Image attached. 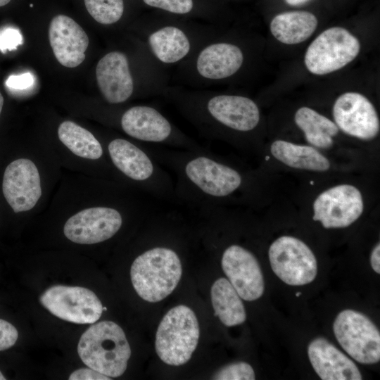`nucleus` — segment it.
<instances>
[{"mask_svg":"<svg viewBox=\"0 0 380 380\" xmlns=\"http://www.w3.org/2000/svg\"><path fill=\"white\" fill-rule=\"evenodd\" d=\"M77 353L88 367L109 377H118L127 369L131 349L119 325L112 321H102L84 332Z\"/></svg>","mask_w":380,"mask_h":380,"instance_id":"3","label":"nucleus"},{"mask_svg":"<svg viewBox=\"0 0 380 380\" xmlns=\"http://www.w3.org/2000/svg\"><path fill=\"white\" fill-rule=\"evenodd\" d=\"M310 362L322 380H361L356 365L332 343L317 338L308 345Z\"/></svg>","mask_w":380,"mask_h":380,"instance_id":"17","label":"nucleus"},{"mask_svg":"<svg viewBox=\"0 0 380 380\" xmlns=\"http://www.w3.org/2000/svg\"><path fill=\"white\" fill-rule=\"evenodd\" d=\"M3 105H4V98L1 93L0 92V115L3 108Z\"/></svg>","mask_w":380,"mask_h":380,"instance_id":"34","label":"nucleus"},{"mask_svg":"<svg viewBox=\"0 0 380 380\" xmlns=\"http://www.w3.org/2000/svg\"><path fill=\"white\" fill-rule=\"evenodd\" d=\"M110 159L127 178L156 200L175 201L174 179L147 150L122 138L107 146Z\"/></svg>","mask_w":380,"mask_h":380,"instance_id":"1","label":"nucleus"},{"mask_svg":"<svg viewBox=\"0 0 380 380\" xmlns=\"http://www.w3.org/2000/svg\"><path fill=\"white\" fill-rule=\"evenodd\" d=\"M221 265L240 297L253 301L265 290L262 272L255 255L244 247L232 244L222 253Z\"/></svg>","mask_w":380,"mask_h":380,"instance_id":"12","label":"nucleus"},{"mask_svg":"<svg viewBox=\"0 0 380 380\" xmlns=\"http://www.w3.org/2000/svg\"><path fill=\"white\" fill-rule=\"evenodd\" d=\"M34 82L31 73L26 72L19 75H11L6 80V85L12 89H24L30 87Z\"/></svg>","mask_w":380,"mask_h":380,"instance_id":"31","label":"nucleus"},{"mask_svg":"<svg viewBox=\"0 0 380 380\" xmlns=\"http://www.w3.org/2000/svg\"><path fill=\"white\" fill-rule=\"evenodd\" d=\"M2 191L15 213L33 208L42 196L41 179L35 164L27 158L12 161L4 173Z\"/></svg>","mask_w":380,"mask_h":380,"instance_id":"13","label":"nucleus"},{"mask_svg":"<svg viewBox=\"0 0 380 380\" xmlns=\"http://www.w3.org/2000/svg\"><path fill=\"white\" fill-rule=\"evenodd\" d=\"M39 300L53 315L77 324L94 323L103 312L99 298L84 287L53 286L42 294Z\"/></svg>","mask_w":380,"mask_h":380,"instance_id":"8","label":"nucleus"},{"mask_svg":"<svg viewBox=\"0 0 380 380\" xmlns=\"http://www.w3.org/2000/svg\"><path fill=\"white\" fill-rule=\"evenodd\" d=\"M364 208L361 191L354 185L341 184L316 197L312 203V219L326 229L345 228L360 218Z\"/></svg>","mask_w":380,"mask_h":380,"instance_id":"9","label":"nucleus"},{"mask_svg":"<svg viewBox=\"0 0 380 380\" xmlns=\"http://www.w3.org/2000/svg\"><path fill=\"white\" fill-rule=\"evenodd\" d=\"M148 43L155 56L165 63H175L189 51L190 43L180 29L167 26L152 33Z\"/></svg>","mask_w":380,"mask_h":380,"instance_id":"23","label":"nucleus"},{"mask_svg":"<svg viewBox=\"0 0 380 380\" xmlns=\"http://www.w3.org/2000/svg\"><path fill=\"white\" fill-rule=\"evenodd\" d=\"M268 256L274 274L289 285H305L316 277V258L309 246L298 238L279 237L270 245Z\"/></svg>","mask_w":380,"mask_h":380,"instance_id":"7","label":"nucleus"},{"mask_svg":"<svg viewBox=\"0 0 380 380\" xmlns=\"http://www.w3.org/2000/svg\"><path fill=\"white\" fill-rule=\"evenodd\" d=\"M22 43L23 37L19 30L7 28L0 32V51L2 52L15 49Z\"/></svg>","mask_w":380,"mask_h":380,"instance_id":"29","label":"nucleus"},{"mask_svg":"<svg viewBox=\"0 0 380 380\" xmlns=\"http://www.w3.org/2000/svg\"><path fill=\"white\" fill-rule=\"evenodd\" d=\"M60 141L75 155L89 160H99L103 149L91 132L72 121L63 122L58 128Z\"/></svg>","mask_w":380,"mask_h":380,"instance_id":"24","label":"nucleus"},{"mask_svg":"<svg viewBox=\"0 0 380 380\" xmlns=\"http://www.w3.org/2000/svg\"><path fill=\"white\" fill-rule=\"evenodd\" d=\"M333 330L342 348L355 361L372 365L380 360V333L364 314L344 310L336 316Z\"/></svg>","mask_w":380,"mask_h":380,"instance_id":"6","label":"nucleus"},{"mask_svg":"<svg viewBox=\"0 0 380 380\" xmlns=\"http://www.w3.org/2000/svg\"><path fill=\"white\" fill-rule=\"evenodd\" d=\"M334 122L345 134L362 140H372L379 134L380 122L372 102L357 92H346L335 101Z\"/></svg>","mask_w":380,"mask_h":380,"instance_id":"11","label":"nucleus"},{"mask_svg":"<svg viewBox=\"0 0 380 380\" xmlns=\"http://www.w3.org/2000/svg\"><path fill=\"white\" fill-rule=\"evenodd\" d=\"M317 26V19L312 13L295 11L276 15L270 23V31L280 42L296 44L308 39Z\"/></svg>","mask_w":380,"mask_h":380,"instance_id":"20","label":"nucleus"},{"mask_svg":"<svg viewBox=\"0 0 380 380\" xmlns=\"http://www.w3.org/2000/svg\"><path fill=\"white\" fill-rule=\"evenodd\" d=\"M49 39L57 61L67 68H75L85 59L89 38L82 27L71 18L58 15L49 28Z\"/></svg>","mask_w":380,"mask_h":380,"instance_id":"14","label":"nucleus"},{"mask_svg":"<svg viewBox=\"0 0 380 380\" xmlns=\"http://www.w3.org/2000/svg\"><path fill=\"white\" fill-rule=\"evenodd\" d=\"M208 116L218 124L233 131L248 132L260 121L257 104L251 99L235 95H218L210 99L205 104Z\"/></svg>","mask_w":380,"mask_h":380,"instance_id":"15","label":"nucleus"},{"mask_svg":"<svg viewBox=\"0 0 380 380\" xmlns=\"http://www.w3.org/2000/svg\"><path fill=\"white\" fill-rule=\"evenodd\" d=\"M294 121L303 131L306 141L318 148L327 149L331 147L334 144L333 138L339 130L334 122L306 106L296 110Z\"/></svg>","mask_w":380,"mask_h":380,"instance_id":"22","label":"nucleus"},{"mask_svg":"<svg viewBox=\"0 0 380 380\" xmlns=\"http://www.w3.org/2000/svg\"><path fill=\"white\" fill-rule=\"evenodd\" d=\"M270 152L275 159L296 169L325 172L331 167L329 159L312 146L278 139L272 143Z\"/></svg>","mask_w":380,"mask_h":380,"instance_id":"19","label":"nucleus"},{"mask_svg":"<svg viewBox=\"0 0 380 380\" xmlns=\"http://www.w3.org/2000/svg\"><path fill=\"white\" fill-rule=\"evenodd\" d=\"M255 375L252 367L245 362H237L222 367L213 376L217 380H254Z\"/></svg>","mask_w":380,"mask_h":380,"instance_id":"26","label":"nucleus"},{"mask_svg":"<svg viewBox=\"0 0 380 380\" xmlns=\"http://www.w3.org/2000/svg\"><path fill=\"white\" fill-rule=\"evenodd\" d=\"M286 4L291 6H299L305 4L310 0H284Z\"/></svg>","mask_w":380,"mask_h":380,"instance_id":"33","label":"nucleus"},{"mask_svg":"<svg viewBox=\"0 0 380 380\" xmlns=\"http://www.w3.org/2000/svg\"><path fill=\"white\" fill-rule=\"evenodd\" d=\"M6 378L4 377V376L2 374L1 372L0 371V380H5Z\"/></svg>","mask_w":380,"mask_h":380,"instance_id":"36","label":"nucleus"},{"mask_svg":"<svg viewBox=\"0 0 380 380\" xmlns=\"http://www.w3.org/2000/svg\"><path fill=\"white\" fill-rule=\"evenodd\" d=\"M360 50L359 40L341 27H330L319 34L308 46L304 61L314 75L329 74L353 61Z\"/></svg>","mask_w":380,"mask_h":380,"instance_id":"5","label":"nucleus"},{"mask_svg":"<svg viewBox=\"0 0 380 380\" xmlns=\"http://www.w3.org/2000/svg\"><path fill=\"white\" fill-rule=\"evenodd\" d=\"M11 0H0V7L6 5Z\"/></svg>","mask_w":380,"mask_h":380,"instance_id":"35","label":"nucleus"},{"mask_svg":"<svg viewBox=\"0 0 380 380\" xmlns=\"http://www.w3.org/2000/svg\"><path fill=\"white\" fill-rule=\"evenodd\" d=\"M370 262L372 269L377 274L380 273V244L378 243L373 248L371 256Z\"/></svg>","mask_w":380,"mask_h":380,"instance_id":"32","label":"nucleus"},{"mask_svg":"<svg viewBox=\"0 0 380 380\" xmlns=\"http://www.w3.org/2000/svg\"><path fill=\"white\" fill-rule=\"evenodd\" d=\"M86 8L98 23L110 25L118 21L124 11L123 0H84Z\"/></svg>","mask_w":380,"mask_h":380,"instance_id":"25","label":"nucleus"},{"mask_svg":"<svg viewBox=\"0 0 380 380\" xmlns=\"http://www.w3.org/2000/svg\"><path fill=\"white\" fill-rule=\"evenodd\" d=\"M300 295H301V293H300V292H297V293H296V296L297 297L300 296Z\"/></svg>","mask_w":380,"mask_h":380,"instance_id":"37","label":"nucleus"},{"mask_svg":"<svg viewBox=\"0 0 380 380\" xmlns=\"http://www.w3.org/2000/svg\"><path fill=\"white\" fill-rule=\"evenodd\" d=\"M18 338L16 328L10 322L0 319V351L14 346Z\"/></svg>","mask_w":380,"mask_h":380,"instance_id":"28","label":"nucleus"},{"mask_svg":"<svg viewBox=\"0 0 380 380\" xmlns=\"http://www.w3.org/2000/svg\"><path fill=\"white\" fill-rule=\"evenodd\" d=\"M123 216L116 207L96 206L71 216L63 227L65 236L80 244H94L114 236L121 229Z\"/></svg>","mask_w":380,"mask_h":380,"instance_id":"10","label":"nucleus"},{"mask_svg":"<svg viewBox=\"0 0 380 380\" xmlns=\"http://www.w3.org/2000/svg\"><path fill=\"white\" fill-rule=\"evenodd\" d=\"M243 56L232 44L217 43L205 47L199 54L196 68L205 78L220 80L234 75L241 66Z\"/></svg>","mask_w":380,"mask_h":380,"instance_id":"18","label":"nucleus"},{"mask_svg":"<svg viewBox=\"0 0 380 380\" xmlns=\"http://www.w3.org/2000/svg\"><path fill=\"white\" fill-rule=\"evenodd\" d=\"M200 329L194 312L179 305L170 309L160 322L155 348L160 359L172 366L186 363L197 347Z\"/></svg>","mask_w":380,"mask_h":380,"instance_id":"4","label":"nucleus"},{"mask_svg":"<svg viewBox=\"0 0 380 380\" xmlns=\"http://www.w3.org/2000/svg\"><path fill=\"white\" fill-rule=\"evenodd\" d=\"M96 77L100 91L110 103H123L133 93V79L123 53L113 51L101 58L96 65Z\"/></svg>","mask_w":380,"mask_h":380,"instance_id":"16","label":"nucleus"},{"mask_svg":"<svg viewBox=\"0 0 380 380\" xmlns=\"http://www.w3.org/2000/svg\"><path fill=\"white\" fill-rule=\"evenodd\" d=\"M70 380H109L110 378L91 368H82L73 372Z\"/></svg>","mask_w":380,"mask_h":380,"instance_id":"30","label":"nucleus"},{"mask_svg":"<svg viewBox=\"0 0 380 380\" xmlns=\"http://www.w3.org/2000/svg\"><path fill=\"white\" fill-rule=\"evenodd\" d=\"M182 267L173 248L156 246L139 255L132 264L133 287L144 300L156 303L169 296L177 286Z\"/></svg>","mask_w":380,"mask_h":380,"instance_id":"2","label":"nucleus"},{"mask_svg":"<svg viewBox=\"0 0 380 380\" xmlns=\"http://www.w3.org/2000/svg\"><path fill=\"white\" fill-rule=\"evenodd\" d=\"M144 1L150 6L178 14L187 13L193 8L192 0H144Z\"/></svg>","mask_w":380,"mask_h":380,"instance_id":"27","label":"nucleus"},{"mask_svg":"<svg viewBox=\"0 0 380 380\" xmlns=\"http://www.w3.org/2000/svg\"><path fill=\"white\" fill-rule=\"evenodd\" d=\"M214 315L227 327L243 323L246 313L241 298L229 281L221 277L213 284L210 291Z\"/></svg>","mask_w":380,"mask_h":380,"instance_id":"21","label":"nucleus"}]
</instances>
